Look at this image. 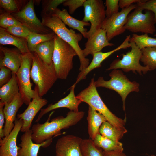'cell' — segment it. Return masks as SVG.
<instances>
[{
  "label": "cell",
  "mask_w": 156,
  "mask_h": 156,
  "mask_svg": "<svg viewBox=\"0 0 156 156\" xmlns=\"http://www.w3.org/2000/svg\"><path fill=\"white\" fill-rule=\"evenodd\" d=\"M85 114L83 111L77 112L70 111L66 117L60 116L52 119L49 122L51 116L43 123L38 122L32 126V139L36 144H41L46 141L53 140V137L60 133L63 129H68L74 125L83 118Z\"/></svg>",
  "instance_id": "cell-1"
},
{
  "label": "cell",
  "mask_w": 156,
  "mask_h": 156,
  "mask_svg": "<svg viewBox=\"0 0 156 156\" xmlns=\"http://www.w3.org/2000/svg\"><path fill=\"white\" fill-rule=\"evenodd\" d=\"M41 16L42 24L52 30L75 49L80 61V72L85 69L90 64V60L84 56L82 50L79 45V42L81 40L83 35L73 29L67 28L61 20L54 14Z\"/></svg>",
  "instance_id": "cell-2"
},
{
  "label": "cell",
  "mask_w": 156,
  "mask_h": 156,
  "mask_svg": "<svg viewBox=\"0 0 156 156\" xmlns=\"http://www.w3.org/2000/svg\"><path fill=\"white\" fill-rule=\"evenodd\" d=\"M94 77L92 78L88 86L80 92L76 97L82 102L102 114L107 121L115 127L125 129L126 118L122 119L117 117L108 109L101 98L96 89Z\"/></svg>",
  "instance_id": "cell-3"
},
{
  "label": "cell",
  "mask_w": 156,
  "mask_h": 156,
  "mask_svg": "<svg viewBox=\"0 0 156 156\" xmlns=\"http://www.w3.org/2000/svg\"><path fill=\"white\" fill-rule=\"evenodd\" d=\"M33 61L30 77L37 88L41 97L46 94L58 79L53 63L44 62L35 52L33 53Z\"/></svg>",
  "instance_id": "cell-4"
},
{
  "label": "cell",
  "mask_w": 156,
  "mask_h": 156,
  "mask_svg": "<svg viewBox=\"0 0 156 156\" xmlns=\"http://www.w3.org/2000/svg\"><path fill=\"white\" fill-rule=\"evenodd\" d=\"M52 61L58 79H66L73 68V57L77 55L75 49L55 34Z\"/></svg>",
  "instance_id": "cell-5"
},
{
  "label": "cell",
  "mask_w": 156,
  "mask_h": 156,
  "mask_svg": "<svg viewBox=\"0 0 156 156\" xmlns=\"http://www.w3.org/2000/svg\"><path fill=\"white\" fill-rule=\"evenodd\" d=\"M110 79L105 81L103 77L98 78L95 83L96 87H104L116 92L121 96L123 103V109L125 112V101L126 97L131 92L139 91V84L135 81H131L122 72L113 70L109 73Z\"/></svg>",
  "instance_id": "cell-6"
},
{
  "label": "cell",
  "mask_w": 156,
  "mask_h": 156,
  "mask_svg": "<svg viewBox=\"0 0 156 156\" xmlns=\"http://www.w3.org/2000/svg\"><path fill=\"white\" fill-rule=\"evenodd\" d=\"M143 10L136 5V8L127 17L125 26L126 30L133 33L142 32L151 34L154 33L156 29L154 14L148 10H145L143 14Z\"/></svg>",
  "instance_id": "cell-7"
},
{
  "label": "cell",
  "mask_w": 156,
  "mask_h": 156,
  "mask_svg": "<svg viewBox=\"0 0 156 156\" xmlns=\"http://www.w3.org/2000/svg\"><path fill=\"white\" fill-rule=\"evenodd\" d=\"M33 57V53L22 54L21 64L16 74L19 92L24 103L27 105L29 104L35 94V90L32 88V84L30 80Z\"/></svg>",
  "instance_id": "cell-8"
},
{
  "label": "cell",
  "mask_w": 156,
  "mask_h": 156,
  "mask_svg": "<svg viewBox=\"0 0 156 156\" xmlns=\"http://www.w3.org/2000/svg\"><path fill=\"white\" fill-rule=\"evenodd\" d=\"M130 43L131 48V51L125 54H122L121 59L114 60L111 64L109 67L106 69L107 70L121 69L126 72L132 71L136 73L137 71L140 75L142 73L145 74L150 70L148 67L142 66L140 63L142 56L141 50L131 40Z\"/></svg>",
  "instance_id": "cell-9"
},
{
  "label": "cell",
  "mask_w": 156,
  "mask_h": 156,
  "mask_svg": "<svg viewBox=\"0 0 156 156\" xmlns=\"http://www.w3.org/2000/svg\"><path fill=\"white\" fill-rule=\"evenodd\" d=\"M83 6L84 16L82 21L90 23V27L87 33L88 39L101 27L106 18L105 6L102 0H86Z\"/></svg>",
  "instance_id": "cell-10"
},
{
  "label": "cell",
  "mask_w": 156,
  "mask_h": 156,
  "mask_svg": "<svg viewBox=\"0 0 156 156\" xmlns=\"http://www.w3.org/2000/svg\"><path fill=\"white\" fill-rule=\"evenodd\" d=\"M34 4V0H29L19 12L11 14L32 32L46 34L52 32L51 29L44 25L37 17L35 12Z\"/></svg>",
  "instance_id": "cell-11"
},
{
  "label": "cell",
  "mask_w": 156,
  "mask_h": 156,
  "mask_svg": "<svg viewBox=\"0 0 156 156\" xmlns=\"http://www.w3.org/2000/svg\"><path fill=\"white\" fill-rule=\"evenodd\" d=\"M136 7V4L122 9L121 11L108 18L106 17L102 24L101 29L106 33L107 38L109 42L115 37L123 33L126 30L125 26L127 17L131 10Z\"/></svg>",
  "instance_id": "cell-12"
},
{
  "label": "cell",
  "mask_w": 156,
  "mask_h": 156,
  "mask_svg": "<svg viewBox=\"0 0 156 156\" xmlns=\"http://www.w3.org/2000/svg\"><path fill=\"white\" fill-rule=\"evenodd\" d=\"M34 90V96L27 109L22 113L17 115L18 119L23 120V125L21 130L22 132L25 133L30 129L35 116L48 102L46 99L42 98L39 95L37 88L36 86Z\"/></svg>",
  "instance_id": "cell-13"
},
{
  "label": "cell",
  "mask_w": 156,
  "mask_h": 156,
  "mask_svg": "<svg viewBox=\"0 0 156 156\" xmlns=\"http://www.w3.org/2000/svg\"><path fill=\"white\" fill-rule=\"evenodd\" d=\"M82 140L79 137L72 135L59 138L55 145V156H83L80 148Z\"/></svg>",
  "instance_id": "cell-14"
},
{
  "label": "cell",
  "mask_w": 156,
  "mask_h": 156,
  "mask_svg": "<svg viewBox=\"0 0 156 156\" xmlns=\"http://www.w3.org/2000/svg\"><path fill=\"white\" fill-rule=\"evenodd\" d=\"M131 36H127L122 43L114 49L109 52L101 51L94 53L92 56V60L88 66L84 70L80 72L75 83L76 85L81 80L85 79L86 75L94 69L101 66V63L105 59L115 52L121 49L130 47V40Z\"/></svg>",
  "instance_id": "cell-15"
},
{
  "label": "cell",
  "mask_w": 156,
  "mask_h": 156,
  "mask_svg": "<svg viewBox=\"0 0 156 156\" xmlns=\"http://www.w3.org/2000/svg\"><path fill=\"white\" fill-rule=\"evenodd\" d=\"M14 126L8 135L0 139V156H17L19 147L16 144L18 133L23 125V120L16 119Z\"/></svg>",
  "instance_id": "cell-16"
},
{
  "label": "cell",
  "mask_w": 156,
  "mask_h": 156,
  "mask_svg": "<svg viewBox=\"0 0 156 156\" xmlns=\"http://www.w3.org/2000/svg\"><path fill=\"white\" fill-rule=\"evenodd\" d=\"M76 84L75 83L70 88V92L65 97L60 99L56 103L48 105L45 108L41 109L36 122H38L42 117L49 112L58 108H66L70 111L75 112H79V106L82 102L75 96L74 89Z\"/></svg>",
  "instance_id": "cell-17"
},
{
  "label": "cell",
  "mask_w": 156,
  "mask_h": 156,
  "mask_svg": "<svg viewBox=\"0 0 156 156\" xmlns=\"http://www.w3.org/2000/svg\"><path fill=\"white\" fill-rule=\"evenodd\" d=\"M31 129L24 133L21 136V142L18 145L17 156H37L40 148L49 146L52 140L46 141L41 144H36L32 139Z\"/></svg>",
  "instance_id": "cell-18"
},
{
  "label": "cell",
  "mask_w": 156,
  "mask_h": 156,
  "mask_svg": "<svg viewBox=\"0 0 156 156\" xmlns=\"http://www.w3.org/2000/svg\"><path fill=\"white\" fill-rule=\"evenodd\" d=\"M114 45V44L108 41L105 31L101 29L87 39L85 44V48L82 50L83 53L86 57L89 55L92 56L94 53L101 51L105 47Z\"/></svg>",
  "instance_id": "cell-19"
},
{
  "label": "cell",
  "mask_w": 156,
  "mask_h": 156,
  "mask_svg": "<svg viewBox=\"0 0 156 156\" xmlns=\"http://www.w3.org/2000/svg\"><path fill=\"white\" fill-rule=\"evenodd\" d=\"M23 103L19 92L10 103L5 104L3 109L5 120L3 130L4 137L8 135L13 129L16 113Z\"/></svg>",
  "instance_id": "cell-20"
},
{
  "label": "cell",
  "mask_w": 156,
  "mask_h": 156,
  "mask_svg": "<svg viewBox=\"0 0 156 156\" xmlns=\"http://www.w3.org/2000/svg\"><path fill=\"white\" fill-rule=\"evenodd\" d=\"M0 67L10 69L12 73L16 74L21 63L22 53L17 48L0 47Z\"/></svg>",
  "instance_id": "cell-21"
},
{
  "label": "cell",
  "mask_w": 156,
  "mask_h": 156,
  "mask_svg": "<svg viewBox=\"0 0 156 156\" xmlns=\"http://www.w3.org/2000/svg\"><path fill=\"white\" fill-rule=\"evenodd\" d=\"M53 14L60 19L65 25L73 29L78 31L84 38H87L88 31L84 27L90 26V24L89 23L74 18L70 15L66 9L61 10L57 8L54 10Z\"/></svg>",
  "instance_id": "cell-22"
},
{
  "label": "cell",
  "mask_w": 156,
  "mask_h": 156,
  "mask_svg": "<svg viewBox=\"0 0 156 156\" xmlns=\"http://www.w3.org/2000/svg\"><path fill=\"white\" fill-rule=\"evenodd\" d=\"M87 120L89 138L93 141L97 135L99 133V129L102 124L107 120L102 114L89 106Z\"/></svg>",
  "instance_id": "cell-23"
},
{
  "label": "cell",
  "mask_w": 156,
  "mask_h": 156,
  "mask_svg": "<svg viewBox=\"0 0 156 156\" xmlns=\"http://www.w3.org/2000/svg\"><path fill=\"white\" fill-rule=\"evenodd\" d=\"M0 44L1 45L14 46L22 54L30 52L27 47L26 38H19L13 35L1 27H0Z\"/></svg>",
  "instance_id": "cell-24"
},
{
  "label": "cell",
  "mask_w": 156,
  "mask_h": 156,
  "mask_svg": "<svg viewBox=\"0 0 156 156\" xmlns=\"http://www.w3.org/2000/svg\"><path fill=\"white\" fill-rule=\"evenodd\" d=\"M16 74L12 73L10 80L0 88V102L9 103L19 93Z\"/></svg>",
  "instance_id": "cell-25"
},
{
  "label": "cell",
  "mask_w": 156,
  "mask_h": 156,
  "mask_svg": "<svg viewBox=\"0 0 156 156\" xmlns=\"http://www.w3.org/2000/svg\"><path fill=\"white\" fill-rule=\"evenodd\" d=\"M127 132L126 129H117L107 121L102 124L99 130L102 136L116 142L119 141Z\"/></svg>",
  "instance_id": "cell-26"
},
{
  "label": "cell",
  "mask_w": 156,
  "mask_h": 156,
  "mask_svg": "<svg viewBox=\"0 0 156 156\" xmlns=\"http://www.w3.org/2000/svg\"><path fill=\"white\" fill-rule=\"evenodd\" d=\"M54 47V42L53 39L38 44L36 47L34 52L44 62L50 65L53 63L52 57Z\"/></svg>",
  "instance_id": "cell-27"
},
{
  "label": "cell",
  "mask_w": 156,
  "mask_h": 156,
  "mask_svg": "<svg viewBox=\"0 0 156 156\" xmlns=\"http://www.w3.org/2000/svg\"><path fill=\"white\" fill-rule=\"evenodd\" d=\"M94 144L98 147L105 151H123L122 144L105 137L100 133L96 135L93 141Z\"/></svg>",
  "instance_id": "cell-28"
},
{
  "label": "cell",
  "mask_w": 156,
  "mask_h": 156,
  "mask_svg": "<svg viewBox=\"0 0 156 156\" xmlns=\"http://www.w3.org/2000/svg\"><path fill=\"white\" fill-rule=\"evenodd\" d=\"M55 34L53 31L46 34L32 32L27 38V47L29 52H34L36 47L38 44L54 39Z\"/></svg>",
  "instance_id": "cell-29"
},
{
  "label": "cell",
  "mask_w": 156,
  "mask_h": 156,
  "mask_svg": "<svg viewBox=\"0 0 156 156\" xmlns=\"http://www.w3.org/2000/svg\"><path fill=\"white\" fill-rule=\"evenodd\" d=\"M80 148L83 156H104L102 149L90 138L82 139Z\"/></svg>",
  "instance_id": "cell-30"
},
{
  "label": "cell",
  "mask_w": 156,
  "mask_h": 156,
  "mask_svg": "<svg viewBox=\"0 0 156 156\" xmlns=\"http://www.w3.org/2000/svg\"><path fill=\"white\" fill-rule=\"evenodd\" d=\"M142 56L140 61L150 70L156 68V47H148L141 50Z\"/></svg>",
  "instance_id": "cell-31"
},
{
  "label": "cell",
  "mask_w": 156,
  "mask_h": 156,
  "mask_svg": "<svg viewBox=\"0 0 156 156\" xmlns=\"http://www.w3.org/2000/svg\"><path fill=\"white\" fill-rule=\"evenodd\" d=\"M130 40L135 43L140 49L148 47H156V38L149 37L147 34L138 35L134 33Z\"/></svg>",
  "instance_id": "cell-32"
},
{
  "label": "cell",
  "mask_w": 156,
  "mask_h": 156,
  "mask_svg": "<svg viewBox=\"0 0 156 156\" xmlns=\"http://www.w3.org/2000/svg\"><path fill=\"white\" fill-rule=\"evenodd\" d=\"M28 1L21 0H0V6L5 11L14 13L21 11Z\"/></svg>",
  "instance_id": "cell-33"
},
{
  "label": "cell",
  "mask_w": 156,
  "mask_h": 156,
  "mask_svg": "<svg viewBox=\"0 0 156 156\" xmlns=\"http://www.w3.org/2000/svg\"><path fill=\"white\" fill-rule=\"evenodd\" d=\"M22 25L11 13L1 12L0 15V26L5 29L10 27Z\"/></svg>",
  "instance_id": "cell-34"
},
{
  "label": "cell",
  "mask_w": 156,
  "mask_h": 156,
  "mask_svg": "<svg viewBox=\"0 0 156 156\" xmlns=\"http://www.w3.org/2000/svg\"><path fill=\"white\" fill-rule=\"evenodd\" d=\"M66 0H44L42 1V10L41 15L53 14L54 10L58 5L63 3Z\"/></svg>",
  "instance_id": "cell-35"
},
{
  "label": "cell",
  "mask_w": 156,
  "mask_h": 156,
  "mask_svg": "<svg viewBox=\"0 0 156 156\" xmlns=\"http://www.w3.org/2000/svg\"><path fill=\"white\" fill-rule=\"evenodd\" d=\"M5 30L15 36L26 39L32 33L27 27L22 24L10 26Z\"/></svg>",
  "instance_id": "cell-36"
},
{
  "label": "cell",
  "mask_w": 156,
  "mask_h": 156,
  "mask_svg": "<svg viewBox=\"0 0 156 156\" xmlns=\"http://www.w3.org/2000/svg\"><path fill=\"white\" fill-rule=\"evenodd\" d=\"M119 0H106L105 6L106 17L109 18L119 12Z\"/></svg>",
  "instance_id": "cell-37"
},
{
  "label": "cell",
  "mask_w": 156,
  "mask_h": 156,
  "mask_svg": "<svg viewBox=\"0 0 156 156\" xmlns=\"http://www.w3.org/2000/svg\"><path fill=\"white\" fill-rule=\"evenodd\" d=\"M136 3L137 6L143 10L152 11L154 14L155 23L156 24V0H142Z\"/></svg>",
  "instance_id": "cell-38"
},
{
  "label": "cell",
  "mask_w": 156,
  "mask_h": 156,
  "mask_svg": "<svg viewBox=\"0 0 156 156\" xmlns=\"http://www.w3.org/2000/svg\"><path fill=\"white\" fill-rule=\"evenodd\" d=\"M12 75V72L10 69L5 66L0 67V88L10 80Z\"/></svg>",
  "instance_id": "cell-39"
},
{
  "label": "cell",
  "mask_w": 156,
  "mask_h": 156,
  "mask_svg": "<svg viewBox=\"0 0 156 156\" xmlns=\"http://www.w3.org/2000/svg\"><path fill=\"white\" fill-rule=\"evenodd\" d=\"M86 0H66L62 3L64 6L68 7L69 13L73 14L78 8L83 6Z\"/></svg>",
  "instance_id": "cell-40"
},
{
  "label": "cell",
  "mask_w": 156,
  "mask_h": 156,
  "mask_svg": "<svg viewBox=\"0 0 156 156\" xmlns=\"http://www.w3.org/2000/svg\"><path fill=\"white\" fill-rule=\"evenodd\" d=\"M5 104L0 102V139L4 137L3 134L4 124L5 122V115L3 112Z\"/></svg>",
  "instance_id": "cell-41"
},
{
  "label": "cell",
  "mask_w": 156,
  "mask_h": 156,
  "mask_svg": "<svg viewBox=\"0 0 156 156\" xmlns=\"http://www.w3.org/2000/svg\"><path fill=\"white\" fill-rule=\"evenodd\" d=\"M141 0H119V7L122 9L127 7L131 5L141 2Z\"/></svg>",
  "instance_id": "cell-42"
},
{
  "label": "cell",
  "mask_w": 156,
  "mask_h": 156,
  "mask_svg": "<svg viewBox=\"0 0 156 156\" xmlns=\"http://www.w3.org/2000/svg\"><path fill=\"white\" fill-rule=\"evenodd\" d=\"M103 153L104 156H126L122 151H103Z\"/></svg>",
  "instance_id": "cell-43"
},
{
  "label": "cell",
  "mask_w": 156,
  "mask_h": 156,
  "mask_svg": "<svg viewBox=\"0 0 156 156\" xmlns=\"http://www.w3.org/2000/svg\"><path fill=\"white\" fill-rule=\"evenodd\" d=\"M151 156H155L154 155H151Z\"/></svg>",
  "instance_id": "cell-44"
},
{
  "label": "cell",
  "mask_w": 156,
  "mask_h": 156,
  "mask_svg": "<svg viewBox=\"0 0 156 156\" xmlns=\"http://www.w3.org/2000/svg\"><path fill=\"white\" fill-rule=\"evenodd\" d=\"M154 36H156V34H155L154 35Z\"/></svg>",
  "instance_id": "cell-45"
}]
</instances>
